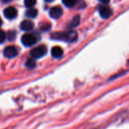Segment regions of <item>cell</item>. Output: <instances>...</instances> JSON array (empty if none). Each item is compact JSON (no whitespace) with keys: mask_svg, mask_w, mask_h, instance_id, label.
Returning a JSON list of instances; mask_svg holds the SVG:
<instances>
[{"mask_svg":"<svg viewBox=\"0 0 129 129\" xmlns=\"http://www.w3.org/2000/svg\"><path fill=\"white\" fill-rule=\"evenodd\" d=\"M51 38L54 39H57V40H63L67 42H73L77 39L78 35L76 31L70 30L69 32L54 33L52 34Z\"/></svg>","mask_w":129,"mask_h":129,"instance_id":"1","label":"cell"},{"mask_svg":"<svg viewBox=\"0 0 129 129\" xmlns=\"http://www.w3.org/2000/svg\"><path fill=\"white\" fill-rule=\"evenodd\" d=\"M47 53V48L45 45H39L30 51V56L33 59H38L43 57Z\"/></svg>","mask_w":129,"mask_h":129,"instance_id":"2","label":"cell"},{"mask_svg":"<svg viewBox=\"0 0 129 129\" xmlns=\"http://www.w3.org/2000/svg\"><path fill=\"white\" fill-rule=\"evenodd\" d=\"M21 42L23 43V45L24 46L26 47H30L32 45H33L34 44L36 43L37 42V39L35 36H33V34H29V33H26L24 34L22 38H21Z\"/></svg>","mask_w":129,"mask_h":129,"instance_id":"3","label":"cell"},{"mask_svg":"<svg viewBox=\"0 0 129 129\" xmlns=\"http://www.w3.org/2000/svg\"><path fill=\"white\" fill-rule=\"evenodd\" d=\"M18 54L17 49L14 46H7L4 49V55L7 58H13L15 57Z\"/></svg>","mask_w":129,"mask_h":129,"instance_id":"4","label":"cell"},{"mask_svg":"<svg viewBox=\"0 0 129 129\" xmlns=\"http://www.w3.org/2000/svg\"><path fill=\"white\" fill-rule=\"evenodd\" d=\"M63 14V9L60 6H55L50 9L49 11V15L51 17L54 19H58L60 18Z\"/></svg>","mask_w":129,"mask_h":129,"instance_id":"5","label":"cell"},{"mask_svg":"<svg viewBox=\"0 0 129 129\" xmlns=\"http://www.w3.org/2000/svg\"><path fill=\"white\" fill-rule=\"evenodd\" d=\"M99 13L102 18L108 19L112 15V11L111 9L107 6V5H101L99 8Z\"/></svg>","mask_w":129,"mask_h":129,"instance_id":"6","label":"cell"},{"mask_svg":"<svg viewBox=\"0 0 129 129\" xmlns=\"http://www.w3.org/2000/svg\"><path fill=\"white\" fill-rule=\"evenodd\" d=\"M4 15L8 19H14L17 15V11L14 7H8L4 10Z\"/></svg>","mask_w":129,"mask_h":129,"instance_id":"7","label":"cell"},{"mask_svg":"<svg viewBox=\"0 0 129 129\" xmlns=\"http://www.w3.org/2000/svg\"><path fill=\"white\" fill-rule=\"evenodd\" d=\"M33 26H34L33 23L30 20H23L20 23V29L23 31H29L33 28Z\"/></svg>","mask_w":129,"mask_h":129,"instance_id":"8","label":"cell"},{"mask_svg":"<svg viewBox=\"0 0 129 129\" xmlns=\"http://www.w3.org/2000/svg\"><path fill=\"white\" fill-rule=\"evenodd\" d=\"M63 54V50L59 46H54L51 49V55L53 57L55 58H58L60 57H61Z\"/></svg>","mask_w":129,"mask_h":129,"instance_id":"9","label":"cell"},{"mask_svg":"<svg viewBox=\"0 0 129 129\" xmlns=\"http://www.w3.org/2000/svg\"><path fill=\"white\" fill-rule=\"evenodd\" d=\"M38 14V11L36 8H30L29 9H28L26 12V17H29V18H35Z\"/></svg>","mask_w":129,"mask_h":129,"instance_id":"10","label":"cell"},{"mask_svg":"<svg viewBox=\"0 0 129 129\" xmlns=\"http://www.w3.org/2000/svg\"><path fill=\"white\" fill-rule=\"evenodd\" d=\"M62 2L66 7L73 8L77 4L79 0H62Z\"/></svg>","mask_w":129,"mask_h":129,"instance_id":"11","label":"cell"},{"mask_svg":"<svg viewBox=\"0 0 129 129\" xmlns=\"http://www.w3.org/2000/svg\"><path fill=\"white\" fill-rule=\"evenodd\" d=\"M80 22V17H79V15H76V17H74V18L73 19L71 23H70V26L71 27H76L79 25Z\"/></svg>","mask_w":129,"mask_h":129,"instance_id":"12","label":"cell"},{"mask_svg":"<svg viewBox=\"0 0 129 129\" xmlns=\"http://www.w3.org/2000/svg\"><path fill=\"white\" fill-rule=\"evenodd\" d=\"M26 66L28 67V68H34L36 67V61L33 58H29L26 60Z\"/></svg>","mask_w":129,"mask_h":129,"instance_id":"13","label":"cell"},{"mask_svg":"<svg viewBox=\"0 0 129 129\" xmlns=\"http://www.w3.org/2000/svg\"><path fill=\"white\" fill-rule=\"evenodd\" d=\"M36 3V0H24V5L27 8H33Z\"/></svg>","mask_w":129,"mask_h":129,"instance_id":"14","label":"cell"},{"mask_svg":"<svg viewBox=\"0 0 129 129\" xmlns=\"http://www.w3.org/2000/svg\"><path fill=\"white\" fill-rule=\"evenodd\" d=\"M6 38V35L5 33V32L2 29H0V44L3 43L4 41L5 40Z\"/></svg>","mask_w":129,"mask_h":129,"instance_id":"15","label":"cell"},{"mask_svg":"<svg viewBox=\"0 0 129 129\" xmlns=\"http://www.w3.org/2000/svg\"><path fill=\"white\" fill-rule=\"evenodd\" d=\"M8 39L9 40H13L14 38H15V33L14 32H10L8 33Z\"/></svg>","mask_w":129,"mask_h":129,"instance_id":"16","label":"cell"},{"mask_svg":"<svg viewBox=\"0 0 129 129\" xmlns=\"http://www.w3.org/2000/svg\"><path fill=\"white\" fill-rule=\"evenodd\" d=\"M101 2H102L103 3H104V4H108L109 2H110V0H100Z\"/></svg>","mask_w":129,"mask_h":129,"instance_id":"17","label":"cell"},{"mask_svg":"<svg viewBox=\"0 0 129 129\" xmlns=\"http://www.w3.org/2000/svg\"><path fill=\"white\" fill-rule=\"evenodd\" d=\"M4 3H8V2H11V1H12V0H2Z\"/></svg>","mask_w":129,"mask_h":129,"instance_id":"18","label":"cell"},{"mask_svg":"<svg viewBox=\"0 0 129 129\" xmlns=\"http://www.w3.org/2000/svg\"><path fill=\"white\" fill-rule=\"evenodd\" d=\"M45 2H53V1H54V0H45Z\"/></svg>","mask_w":129,"mask_h":129,"instance_id":"19","label":"cell"},{"mask_svg":"<svg viewBox=\"0 0 129 129\" xmlns=\"http://www.w3.org/2000/svg\"><path fill=\"white\" fill-rule=\"evenodd\" d=\"M2 19L0 18V26H2Z\"/></svg>","mask_w":129,"mask_h":129,"instance_id":"20","label":"cell"}]
</instances>
